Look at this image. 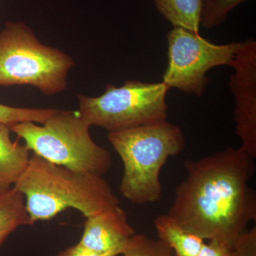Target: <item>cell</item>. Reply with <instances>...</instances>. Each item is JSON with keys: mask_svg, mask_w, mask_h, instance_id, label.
I'll list each match as a JSON object with an SVG mask.
<instances>
[{"mask_svg": "<svg viewBox=\"0 0 256 256\" xmlns=\"http://www.w3.org/2000/svg\"><path fill=\"white\" fill-rule=\"evenodd\" d=\"M10 132L9 124H0V192L14 186L31 156L25 144L12 140Z\"/></svg>", "mask_w": 256, "mask_h": 256, "instance_id": "obj_10", "label": "cell"}, {"mask_svg": "<svg viewBox=\"0 0 256 256\" xmlns=\"http://www.w3.org/2000/svg\"><path fill=\"white\" fill-rule=\"evenodd\" d=\"M248 0H205L202 5L200 26L210 30L226 20L230 12Z\"/></svg>", "mask_w": 256, "mask_h": 256, "instance_id": "obj_15", "label": "cell"}, {"mask_svg": "<svg viewBox=\"0 0 256 256\" xmlns=\"http://www.w3.org/2000/svg\"><path fill=\"white\" fill-rule=\"evenodd\" d=\"M168 63L163 82L171 88L202 97L210 78L206 74L220 66H230L242 42L215 44L200 34L182 28L168 33Z\"/></svg>", "mask_w": 256, "mask_h": 256, "instance_id": "obj_7", "label": "cell"}, {"mask_svg": "<svg viewBox=\"0 0 256 256\" xmlns=\"http://www.w3.org/2000/svg\"><path fill=\"white\" fill-rule=\"evenodd\" d=\"M204 1H205V0H202V2H204Z\"/></svg>", "mask_w": 256, "mask_h": 256, "instance_id": "obj_19", "label": "cell"}, {"mask_svg": "<svg viewBox=\"0 0 256 256\" xmlns=\"http://www.w3.org/2000/svg\"><path fill=\"white\" fill-rule=\"evenodd\" d=\"M154 226L158 239L172 250L174 256H197L204 239L185 228L170 215L156 217Z\"/></svg>", "mask_w": 256, "mask_h": 256, "instance_id": "obj_11", "label": "cell"}, {"mask_svg": "<svg viewBox=\"0 0 256 256\" xmlns=\"http://www.w3.org/2000/svg\"><path fill=\"white\" fill-rule=\"evenodd\" d=\"M134 234L127 214L118 205L87 217L78 244L98 255L118 256Z\"/></svg>", "mask_w": 256, "mask_h": 256, "instance_id": "obj_9", "label": "cell"}, {"mask_svg": "<svg viewBox=\"0 0 256 256\" xmlns=\"http://www.w3.org/2000/svg\"><path fill=\"white\" fill-rule=\"evenodd\" d=\"M197 256H256V228L246 230L234 240L204 242Z\"/></svg>", "mask_w": 256, "mask_h": 256, "instance_id": "obj_14", "label": "cell"}, {"mask_svg": "<svg viewBox=\"0 0 256 256\" xmlns=\"http://www.w3.org/2000/svg\"><path fill=\"white\" fill-rule=\"evenodd\" d=\"M34 224L21 192L14 188L0 192V247L18 227Z\"/></svg>", "mask_w": 256, "mask_h": 256, "instance_id": "obj_12", "label": "cell"}, {"mask_svg": "<svg viewBox=\"0 0 256 256\" xmlns=\"http://www.w3.org/2000/svg\"><path fill=\"white\" fill-rule=\"evenodd\" d=\"M25 198L32 220H52L68 208L86 218L120 204L102 176L79 172L32 153L14 186Z\"/></svg>", "mask_w": 256, "mask_h": 256, "instance_id": "obj_2", "label": "cell"}, {"mask_svg": "<svg viewBox=\"0 0 256 256\" xmlns=\"http://www.w3.org/2000/svg\"><path fill=\"white\" fill-rule=\"evenodd\" d=\"M160 14L173 28H182L198 33L202 0H153Z\"/></svg>", "mask_w": 256, "mask_h": 256, "instance_id": "obj_13", "label": "cell"}, {"mask_svg": "<svg viewBox=\"0 0 256 256\" xmlns=\"http://www.w3.org/2000/svg\"><path fill=\"white\" fill-rule=\"evenodd\" d=\"M234 72L229 86L235 99L236 133L242 140L240 148L256 158V42H242L233 63Z\"/></svg>", "mask_w": 256, "mask_h": 256, "instance_id": "obj_8", "label": "cell"}, {"mask_svg": "<svg viewBox=\"0 0 256 256\" xmlns=\"http://www.w3.org/2000/svg\"><path fill=\"white\" fill-rule=\"evenodd\" d=\"M122 256H174L172 250L160 239L134 234L130 239Z\"/></svg>", "mask_w": 256, "mask_h": 256, "instance_id": "obj_17", "label": "cell"}, {"mask_svg": "<svg viewBox=\"0 0 256 256\" xmlns=\"http://www.w3.org/2000/svg\"><path fill=\"white\" fill-rule=\"evenodd\" d=\"M108 139L124 163L121 194L136 204L160 201L162 168L170 156H178L185 148L182 130L165 120L108 132Z\"/></svg>", "mask_w": 256, "mask_h": 256, "instance_id": "obj_3", "label": "cell"}, {"mask_svg": "<svg viewBox=\"0 0 256 256\" xmlns=\"http://www.w3.org/2000/svg\"><path fill=\"white\" fill-rule=\"evenodd\" d=\"M170 89L163 82L127 80L121 87L108 84L98 97L78 96V112L90 127L98 126L108 132L158 124L168 117Z\"/></svg>", "mask_w": 256, "mask_h": 256, "instance_id": "obj_6", "label": "cell"}, {"mask_svg": "<svg viewBox=\"0 0 256 256\" xmlns=\"http://www.w3.org/2000/svg\"><path fill=\"white\" fill-rule=\"evenodd\" d=\"M41 124L24 122L10 127L30 152L54 164L102 176L110 170V152L92 140L90 126L78 111L56 110Z\"/></svg>", "mask_w": 256, "mask_h": 256, "instance_id": "obj_4", "label": "cell"}, {"mask_svg": "<svg viewBox=\"0 0 256 256\" xmlns=\"http://www.w3.org/2000/svg\"><path fill=\"white\" fill-rule=\"evenodd\" d=\"M73 58L38 41L32 28L9 22L0 31V86L28 85L46 96L64 92Z\"/></svg>", "mask_w": 256, "mask_h": 256, "instance_id": "obj_5", "label": "cell"}, {"mask_svg": "<svg viewBox=\"0 0 256 256\" xmlns=\"http://www.w3.org/2000/svg\"><path fill=\"white\" fill-rule=\"evenodd\" d=\"M242 148L186 160V178L168 214L204 240H232L256 220V194L249 185L256 164Z\"/></svg>", "mask_w": 256, "mask_h": 256, "instance_id": "obj_1", "label": "cell"}, {"mask_svg": "<svg viewBox=\"0 0 256 256\" xmlns=\"http://www.w3.org/2000/svg\"><path fill=\"white\" fill-rule=\"evenodd\" d=\"M56 110V109L11 107L0 104V124L9 126L24 122L43 124Z\"/></svg>", "mask_w": 256, "mask_h": 256, "instance_id": "obj_16", "label": "cell"}, {"mask_svg": "<svg viewBox=\"0 0 256 256\" xmlns=\"http://www.w3.org/2000/svg\"><path fill=\"white\" fill-rule=\"evenodd\" d=\"M56 256H102L90 252L84 247L76 244L74 246L68 248L66 250H62Z\"/></svg>", "mask_w": 256, "mask_h": 256, "instance_id": "obj_18", "label": "cell"}]
</instances>
